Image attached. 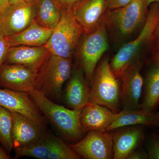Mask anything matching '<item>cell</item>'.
<instances>
[{
	"label": "cell",
	"instance_id": "1",
	"mask_svg": "<svg viewBox=\"0 0 159 159\" xmlns=\"http://www.w3.org/2000/svg\"><path fill=\"white\" fill-rule=\"evenodd\" d=\"M148 8L144 0H133L123 7L109 9L104 24L115 45L120 48L141 31L146 20Z\"/></svg>",
	"mask_w": 159,
	"mask_h": 159
},
{
	"label": "cell",
	"instance_id": "2",
	"mask_svg": "<svg viewBox=\"0 0 159 159\" xmlns=\"http://www.w3.org/2000/svg\"><path fill=\"white\" fill-rule=\"evenodd\" d=\"M149 7L145 24L138 36L121 46L110 61L111 68L118 79L131 66L142 61L144 51L153 43L159 20V5L153 3Z\"/></svg>",
	"mask_w": 159,
	"mask_h": 159
},
{
	"label": "cell",
	"instance_id": "3",
	"mask_svg": "<svg viewBox=\"0 0 159 159\" xmlns=\"http://www.w3.org/2000/svg\"><path fill=\"white\" fill-rule=\"evenodd\" d=\"M32 101L66 141L76 142L83 133L80 117L81 110L72 109L57 104L36 90L29 94Z\"/></svg>",
	"mask_w": 159,
	"mask_h": 159
},
{
	"label": "cell",
	"instance_id": "4",
	"mask_svg": "<svg viewBox=\"0 0 159 159\" xmlns=\"http://www.w3.org/2000/svg\"><path fill=\"white\" fill-rule=\"evenodd\" d=\"M84 34L72 9L62 10L60 20L44 46L50 54L71 59Z\"/></svg>",
	"mask_w": 159,
	"mask_h": 159
},
{
	"label": "cell",
	"instance_id": "5",
	"mask_svg": "<svg viewBox=\"0 0 159 159\" xmlns=\"http://www.w3.org/2000/svg\"><path fill=\"white\" fill-rule=\"evenodd\" d=\"M72 70L71 59L50 54L36 73L35 90L50 99H59Z\"/></svg>",
	"mask_w": 159,
	"mask_h": 159
},
{
	"label": "cell",
	"instance_id": "6",
	"mask_svg": "<svg viewBox=\"0 0 159 159\" xmlns=\"http://www.w3.org/2000/svg\"><path fill=\"white\" fill-rule=\"evenodd\" d=\"M91 86L89 102L105 107L115 113L119 112L121 87L119 79L111 68L109 57L103 58L97 66Z\"/></svg>",
	"mask_w": 159,
	"mask_h": 159
},
{
	"label": "cell",
	"instance_id": "7",
	"mask_svg": "<svg viewBox=\"0 0 159 159\" xmlns=\"http://www.w3.org/2000/svg\"><path fill=\"white\" fill-rule=\"evenodd\" d=\"M109 47V35L104 24L95 31L84 34L80 39L75 53L90 86L98 63Z\"/></svg>",
	"mask_w": 159,
	"mask_h": 159
},
{
	"label": "cell",
	"instance_id": "8",
	"mask_svg": "<svg viewBox=\"0 0 159 159\" xmlns=\"http://www.w3.org/2000/svg\"><path fill=\"white\" fill-rule=\"evenodd\" d=\"M15 151V159L22 157L39 159L80 158L65 140L47 130L35 143L26 147L16 148Z\"/></svg>",
	"mask_w": 159,
	"mask_h": 159
},
{
	"label": "cell",
	"instance_id": "9",
	"mask_svg": "<svg viewBox=\"0 0 159 159\" xmlns=\"http://www.w3.org/2000/svg\"><path fill=\"white\" fill-rule=\"evenodd\" d=\"M80 157L86 159L113 158V142L110 132L92 130L76 142L69 144Z\"/></svg>",
	"mask_w": 159,
	"mask_h": 159
},
{
	"label": "cell",
	"instance_id": "10",
	"mask_svg": "<svg viewBox=\"0 0 159 159\" xmlns=\"http://www.w3.org/2000/svg\"><path fill=\"white\" fill-rule=\"evenodd\" d=\"M35 3L9 4L0 13V33L6 37L18 34L35 20Z\"/></svg>",
	"mask_w": 159,
	"mask_h": 159
},
{
	"label": "cell",
	"instance_id": "11",
	"mask_svg": "<svg viewBox=\"0 0 159 159\" xmlns=\"http://www.w3.org/2000/svg\"><path fill=\"white\" fill-rule=\"evenodd\" d=\"M36 73L21 65L3 64L0 66V86L29 94L35 90Z\"/></svg>",
	"mask_w": 159,
	"mask_h": 159
},
{
	"label": "cell",
	"instance_id": "12",
	"mask_svg": "<svg viewBox=\"0 0 159 159\" xmlns=\"http://www.w3.org/2000/svg\"><path fill=\"white\" fill-rule=\"evenodd\" d=\"M108 10L106 0H81L72 9L84 34L95 31L104 24Z\"/></svg>",
	"mask_w": 159,
	"mask_h": 159
},
{
	"label": "cell",
	"instance_id": "13",
	"mask_svg": "<svg viewBox=\"0 0 159 159\" xmlns=\"http://www.w3.org/2000/svg\"><path fill=\"white\" fill-rule=\"evenodd\" d=\"M142 61L131 66L119 80L121 82V103L122 110L140 108V100L144 86V78L141 74Z\"/></svg>",
	"mask_w": 159,
	"mask_h": 159
},
{
	"label": "cell",
	"instance_id": "14",
	"mask_svg": "<svg viewBox=\"0 0 159 159\" xmlns=\"http://www.w3.org/2000/svg\"><path fill=\"white\" fill-rule=\"evenodd\" d=\"M11 113V139L14 149L35 143L45 133L46 126L22 114L12 111Z\"/></svg>",
	"mask_w": 159,
	"mask_h": 159
},
{
	"label": "cell",
	"instance_id": "15",
	"mask_svg": "<svg viewBox=\"0 0 159 159\" xmlns=\"http://www.w3.org/2000/svg\"><path fill=\"white\" fill-rule=\"evenodd\" d=\"M0 106L25 115L46 126V119L29 94L0 88Z\"/></svg>",
	"mask_w": 159,
	"mask_h": 159
},
{
	"label": "cell",
	"instance_id": "16",
	"mask_svg": "<svg viewBox=\"0 0 159 159\" xmlns=\"http://www.w3.org/2000/svg\"><path fill=\"white\" fill-rule=\"evenodd\" d=\"M85 78L80 66L72 70L65 94L66 102L69 108L81 110L90 102L91 89Z\"/></svg>",
	"mask_w": 159,
	"mask_h": 159
},
{
	"label": "cell",
	"instance_id": "17",
	"mask_svg": "<svg viewBox=\"0 0 159 159\" xmlns=\"http://www.w3.org/2000/svg\"><path fill=\"white\" fill-rule=\"evenodd\" d=\"M50 54L44 45L14 46L9 48L4 63L21 65L37 72Z\"/></svg>",
	"mask_w": 159,
	"mask_h": 159
},
{
	"label": "cell",
	"instance_id": "18",
	"mask_svg": "<svg viewBox=\"0 0 159 159\" xmlns=\"http://www.w3.org/2000/svg\"><path fill=\"white\" fill-rule=\"evenodd\" d=\"M132 125L149 128L159 127V112L142 108L122 110L115 114L113 121L106 132Z\"/></svg>",
	"mask_w": 159,
	"mask_h": 159
},
{
	"label": "cell",
	"instance_id": "19",
	"mask_svg": "<svg viewBox=\"0 0 159 159\" xmlns=\"http://www.w3.org/2000/svg\"><path fill=\"white\" fill-rule=\"evenodd\" d=\"M116 113L105 107L89 102L80 112V121L83 133L92 130L106 131Z\"/></svg>",
	"mask_w": 159,
	"mask_h": 159
},
{
	"label": "cell",
	"instance_id": "20",
	"mask_svg": "<svg viewBox=\"0 0 159 159\" xmlns=\"http://www.w3.org/2000/svg\"><path fill=\"white\" fill-rule=\"evenodd\" d=\"M127 127V126H125ZM112 134L114 159H125L141 145L144 133L141 126H128Z\"/></svg>",
	"mask_w": 159,
	"mask_h": 159
},
{
	"label": "cell",
	"instance_id": "21",
	"mask_svg": "<svg viewBox=\"0 0 159 159\" xmlns=\"http://www.w3.org/2000/svg\"><path fill=\"white\" fill-rule=\"evenodd\" d=\"M143 102L140 108L157 111L159 107V48H155L144 79Z\"/></svg>",
	"mask_w": 159,
	"mask_h": 159
},
{
	"label": "cell",
	"instance_id": "22",
	"mask_svg": "<svg viewBox=\"0 0 159 159\" xmlns=\"http://www.w3.org/2000/svg\"><path fill=\"white\" fill-rule=\"evenodd\" d=\"M51 29L39 25L35 20L18 34L7 37L10 47L25 46L40 47L44 45L52 34Z\"/></svg>",
	"mask_w": 159,
	"mask_h": 159
},
{
	"label": "cell",
	"instance_id": "23",
	"mask_svg": "<svg viewBox=\"0 0 159 159\" xmlns=\"http://www.w3.org/2000/svg\"><path fill=\"white\" fill-rule=\"evenodd\" d=\"M35 21L44 28L53 29L58 24L62 9L56 0H37L35 3Z\"/></svg>",
	"mask_w": 159,
	"mask_h": 159
},
{
	"label": "cell",
	"instance_id": "24",
	"mask_svg": "<svg viewBox=\"0 0 159 159\" xmlns=\"http://www.w3.org/2000/svg\"><path fill=\"white\" fill-rule=\"evenodd\" d=\"M12 126L11 111L0 106V143L9 153L14 149L11 139Z\"/></svg>",
	"mask_w": 159,
	"mask_h": 159
},
{
	"label": "cell",
	"instance_id": "25",
	"mask_svg": "<svg viewBox=\"0 0 159 159\" xmlns=\"http://www.w3.org/2000/svg\"><path fill=\"white\" fill-rule=\"evenodd\" d=\"M146 152L148 159H159V139L156 134L151 138Z\"/></svg>",
	"mask_w": 159,
	"mask_h": 159
},
{
	"label": "cell",
	"instance_id": "26",
	"mask_svg": "<svg viewBox=\"0 0 159 159\" xmlns=\"http://www.w3.org/2000/svg\"><path fill=\"white\" fill-rule=\"evenodd\" d=\"M10 48L7 37L0 33V66L5 62L6 55Z\"/></svg>",
	"mask_w": 159,
	"mask_h": 159
},
{
	"label": "cell",
	"instance_id": "27",
	"mask_svg": "<svg viewBox=\"0 0 159 159\" xmlns=\"http://www.w3.org/2000/svg\"><path fill=\"white\" fill-rule=\"evenodd\" d=\"M133 0H106L109 9H113L128 5Z\"/></svg>",
	"mask_w": 159,
	"mask_h": 159
},
{
	"label": "cell",
	"instance_id": "28",
	"mask_svg": "<svg viewBox=\"0 0 159 159\" xmlns=\"http://www.w3.org/2000/svg\"><path fill=\"white\" fill-rule=\"evenodd\" d=\"M62 10L72 9L81 0H56Z\"/></svg>",
	"mask_w": 159,
	"mask_h": 159
},
{
	"label": "cell",
	"instance_id": "29",
	"mask_svg": "<svg viewBox=\"0 0 159 159\" xmlns=\"http://www.w3.org/2000/svg\"><path fill=\"white\" fill-rule=\"evenodd\" d=\"M128 159H148V154L146 152L143 150L134 151L127 157Z\"/></svg>",
	"mask_w": 159,
	"mask_h": 159
},
{
	"label": "cell",
	"instance_id": "30",
	"mask_svg": "<svg viewBox=\"0 0 159 159\" xmlns=\"http://www.w3.org/2000/svg\"><path fill=\"white\" fill-rule=\"evenodd\" d=\"M153 44L154 45L155 48H159V20L155 32Z\"/></svg>",
	"mask_w": 159,
	"mask_h": 159
},
{
	"label": "cell",
	"instance_id": "31",
	"mask_svg": "<svg viewBox=\"0 0 159 159\" xmlns=\"http://www.w3.org/2000/svg\"><path fill=\"white\" fill-rule=\"evenodd\" d=\"M9 153L2 146H0V159H11Z\"/></svg>",
	"mask_w": 159,
	"mask_h": 159
},
{
	"label": "cell",
	"instance_id": "32",
	"mask_svg": "<svg viewBox=\"0 0 159 159\" xmlns=\"http://www.w3.org/2000/svg\"><path fill=\"white\" fill-rule=\"evenodd\" d=\"M9 0H0V13L9 6Z\"/></svg>",
	"mask_w": 159,
	"mask_h": 159
},
{
	"label": "cell",
	"instance_id": "33",
	"mask_svg": "<svg viewBox=\"0 0 159 159\" xmlns=\"http://www.w3.org/2000/svg\"><path fill=\"white\" fill-rule=\"evenodd\" d=\"M37 0H9L10 4L18 2H25L29 3H35Z\"/></svg>",
	"mask_w": 159,
	"mask_h": 159
},
{
	"label": "cell",
	"instance_id": "34",
	"mask_svg": "<svg viewBox=\"0 0 159 159\" xmlns=\"http://www.w3.org/2000/svg\"><path fill=\"white\" fill-rule=\"evenodd\" d=\"M146 6L148 7L153 3H157L159 5V0H144Z\"/></svg>",
	"mask_w": 159,
	"mask_h": 159
},
{
	"label": "cell",
	"instance_id": "35",
	"mask_svg": "<svg viewBox=\"0 0 159 159\" xmlns=\"http://www.w3.org/2000/svg\"><path fill=\"white\" fill-rule=\"evenodd\" d=\"M157 136V138L159 139V134H156Z\"/></svg>",
	"mask_w": 159,
	"mask_h": 159
}]
</instances>
